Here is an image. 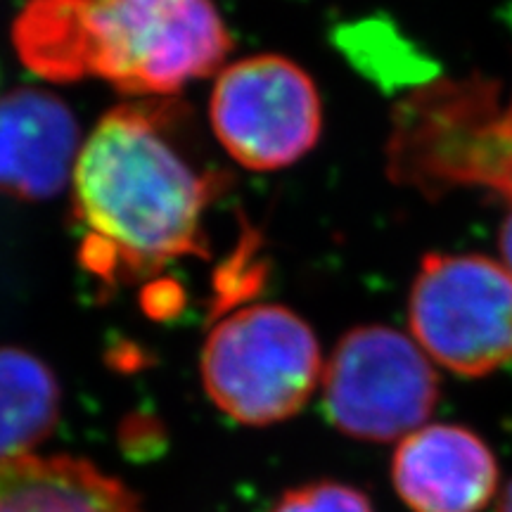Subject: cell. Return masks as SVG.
Instances as JSON below:
<instances>
[{
    "instance_id": "277c9868",
    "label": "cell",
    "mask_w": 512,
    "mask_h": 512,
    "mask_svg": "<svg viewBox=\"0 0 512 512\" xmlns=\"http://www.w3.org/2000/svg\"><path fill=\"white\" fill-rule=\"evenodd\" d=\"M318 339L280 304H252L211 328L202 349L209 399L242 425L290 420L323 380Z\"/></svg>"
},
{
    "instance_id": "9c48e42d",
    "label": "cell",
    "mask_w": 512,
    "mask_h": 512,
    "mask_svg": "<svg viewBox=\"0 0 512 512\" xmlns=\"http://www.w3.org/2000/svg\"><path fill=\"white\" fill-rule=\"evenodd\" d=\"M79 121L53 93L19 88L0 98V192L38 202L64 190L81 155Z\"/></svg>"
},
{
    "instance_id": "ba28073f",
    "label": "cell",
    "mask_w": 512,
    "mask_h": 512,
    "mask_svg": "<svg viewBox=\"0 0 512 512\" xmlns=\"http://www.w3.org/2000/svg\"><path fill=\"white\" fill-rule=\"evenodd\" d=\"M392 479L413 512H479L498 491V460L467 427L427 425L396 448Z\"/></svg>"
},
{
    "instance_id": "5b68a950",
    "label": "cell",
    "mask_w": 512,
    "mask_h": 512,
    "mask_svg": "<svg viewBox=\"0 0 512 512\" xmlns=\"http://www.w3.org/2000/svg\"><path fill=\"white\" fill-rule=\"evenodd\" d=\"M408 320L439 366L463 377L496 373L512 361V273L484 254H427Z\"/></svg>"
},
{
    "instance_id": "8fae6325",
    "label": "cell",
    "mask_w": 512,
    "mask_h": 512,
    "mask_svg": "<svg viewBox=\"0 0 512 512\" xmlns=\"http://www.w3.org/2000/svg\"><path fill=\"white\" fill-rule=\"evenodd\" d=\"M60 382L41 358L0 347V460L31 456L60 420Z\"/></svg>"
},
{
    "instance_id": "3957f363",
    "label": "cell",
    "mask_w": 512,
    "mask_h": 512,
    "mask_svg": "<svg viewBox=\"0 0 512 512\" xmlns=\"http://www.w3.org/2000/svg\"><path fill=\"white\" fill-rule=\"evenodd\" d=\"M387 174L430 200L486 192L512 216V79H437L406 95L392 117Z\"/></svg>"
},
{
    "instance_id": "4fadbf2b",
    "label": "cell",
    "mask_w": 512,
    "mask_h": 512,
    "mask_svg": "<svg viewBox=\"0 0 512 512\" xmlns=\"http://www.w3.org/2000/svg\"><path fill=\"white\" fill-rule=\"evenodd\" d=\"M498 512H512V482L505 486L501 501H498Z\"/></svg>"
},
{
    "instance_id": "52a82bcc",
    "label": "cell",
    "mask_w": 512,
    "mask_h": 512,
    "mask_svg": "<svg viewBox=\"0 0 512 512\" xmlns=\"http://www.w3.org/2000/svg\"><path fill=\"white\" fill-rule=\"evenodd\" d=\"M209 119L223 150L249 171H278L316 147L323 105L316 83L280 55L233 62L216 79Z\"/></svg>"
},
{
    "instance_id": "8992f818",
    "label": "cell",
    "mask_w": 512,
    "mask_h": 512,
    "mask_svg": "<svg viewBox=\"0 0 512 512\" xmlns=\"http://www.w3.org/2000/svg\"><path fill=\"white\" fill-rule=\"evenodd\" d=\"M323 399L330 422L347 437L403 441L437 408L439 375L408 335L389 325H361L332 351Z\"/></svg>"
},
{
    "instance_id": "6da1fadb",
    "label": "cell",
    "mask_w": 512,
    "mask_h": 512,
    "mask_svg": "<svg viewBox=\"0 0 512 512\" xmlns=\"http://www.w3.org/2000/svg\"><path fill=\"white\" fill-rule=\"evenodd\" d=\"M188 110L176 100L110 110L74 169L79 261L107 287L145 283L181 259H207L209 209L228 176L192 147Z\"/></svg>"
},
{
    "instance_id": "7a4b0ae2",
    "label": "cell",
    "mask_w": 512,
    "mask_h": 512,
    "mask_svg": "<svg viewBox=\"0 0 512 512\" xmlns=\"http://www.w3.org/2000/svg\"><path fill=\"white\" fill-rule=\"evenodd\" d=\"M12 43L48 81L100 79L159 98L207 79L233 48L211 0H27Z\"/></svg>"
},
{
    "instance_id": "7c38bea8",
    "label": "cell",
    "mask_w": 512,
    "mask_h": 512,
    "mask_svg": "<svg viewBox=\"0 0 512 512\" xmlns=\"http://www.w3.org/2000/svg\"><path fill=\"white\" fill-rule=\"evenodd\" d=\"M271 512H375L368 496L349 484L313 482L297 486Z\"/></svg>"
},
{
    "instance_id": "30bf717a",
    "label": "cell",
    "mask_w": 512,
    "mask_h": 512,
    "mask_svg": "<svg viewBox=\"0 0 512 512\" xmlns=\"http://www.w3.org/2000/svg\"><path fill=\"white\" fill-rule=\"evenodd\" d=\"M0 512H145L124 482L91 460L22 456L0 460Z\"/></svg>"
}]
</instances>
